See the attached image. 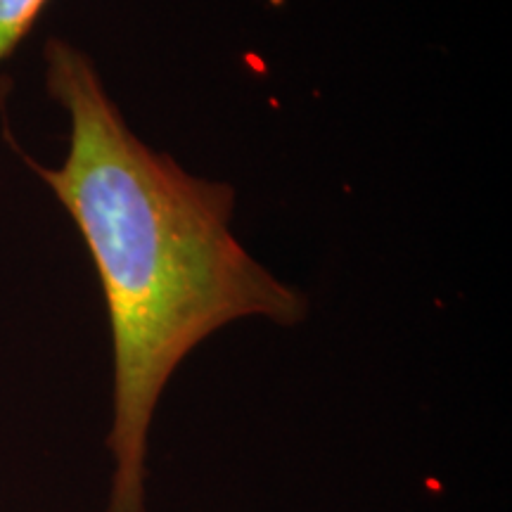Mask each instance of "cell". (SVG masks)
<instances>
[{"instance_id":"obj_1","label":"cell","mask_w":512,"mask_h":512,"mask_svg":"<svg viewBox=\"0 0 512 512\" xmlns=\"http://www.w3.org/2000/svg\"><path fill=\"white\" fill-rule=\"evenodd\" d=\"M43 64L46 91L69 117V150L55 169L24 162L79 228L110 318L114 467L105 512H145L150 427L176 368L235 320L302 323L309 299L230 233L233 185L188 174L128 128L91 55L53 36Z\"/></svg>"},{"instance_id":"obj_2","label":"cell","mask_w":512,"mask_h":512,"mask_svg":"<svg viewBox=\"0 0 512 512\" xmlns=\"http://www.w3.org/2000/svg\"><path fill=\"white\" fill-rule=\"evenodd\" d=\"M48 3L50 0H0V62L15 55Z\"/></svg>"}]
</instances>
